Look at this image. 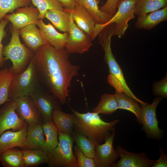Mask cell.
Listing matches in <instances>:
<instances>
[{
  "label": "cell",
  "instance_id": "obj_1",
  "mask_svg": "<svg viewBox=\"0 0 167 167\" xmlns=\"http://www.w3.org/2000/svg\"><path fill=\"white\" fill-rule=\"evenodd\" d=\"M69 54L64 47L57 48L45 44L34 55L40 84L62 105L67 103L71 81L80 69L79 66L69 61Z\"/></svg>",
  "mask_w": 167,
  "mask_h": 167
},
{
  "label": "cell",
  "instance_id": "obj_2",
  "mask_svg": "<svg viewBox=\"0 0 167 167\" xmlns=\"http://www.w3.org/2000/svg\"><path fill=\"white\" fill-rule=\"evenodd\" d=\"M74 116V130L92 141L101 144L111 134L118 119L110 122L103 120L99 114L92 112L80 113L70 107Z\"/></svg>",
  "mask_w": 167,
  "mask_h": 167
},
{
  "label": "cell",
  "instance_id": "obj_3",
  "mask_svg": "<svg viewBox=\"0 0 167 167\" xmlns=\"http://www.w3.org/2000/svg\"><path fill=\"white\" fill-rule=\"evenodd\" d=\"M10 31L11 37L8 44L3 48V55L5 61L10 59L12 62L9 69L15 74L27 68L35 53L21 43L19 29L11 25Z\"/></svg>",
  "mask_w": 167,
  "mask_h": 167
},
{
  "label": "cell",
  "instance_id": "obj_4",
  "mask_svg": "<svg viewBox=\"0 0 167 167\" xmlns=\"http://www.w3.org/2000/svg\"><path fill=\"white\" fill-rule=\"evenodd\" d=\"M41 85L34 55L24 71L14 74L9 87L8 98L15 100L24 96H29Z\"/></svg>",
  "mask_w": 167,
  "mask_h": 167
},
{
  "label": "cell",
  "instance_id": "obj_5",
  "mask_svg": "<svg viewBox=\"0 0 167 167\" xmlns=\"http://www.w3.org/2000/svg\"><path fill=\"white\" fill-rule=\"evenodd\" d=\"M137 0H119L118 10L114 15L106 23L100 25L96 23L92 39L93 41L101 30L106 25L115 24L113 36L119 38L122 37L129 26V21L135 18V4Z\"/></svg>",
  "mask_w": 167,
  "mask_h": 167
},
{
  "label": "cell",
  "instance_id": "obj_6",
  "mask_svg": "<svg viewBox=\"0 0 167 167\" xmlns=\"http://www.w3.org/2000/svg\"><path fill=\"white\" fill-rule=\"evenodd\" d=\"M59 143L48 154L50 167H77V160L73 151L74 142L72 135L58 131Z\"/></svg>",
  "mask_w": 167,
  "mask_h": 167
},
{
  "label": "cell",
  "instance_id": "obj_7",
  "mask_svg": "<svg viewBox=\"0 0 167 167\" xmlns=\"http://www.w3.org/2000/svg\"><path fill=\"white\" fill-rule=\"evenodd\" d=\"M111 35L105 33L99 37V43L102 46L105 52L104 60L107 64L110 74H111L122 86L124 93L133 98L140 105L146 103L137 98L127 85L121 68L117 62L111 48Z\"/></svg>",
  "mask_w": 167,
  "mask_h": 167
},
{
  "label": "cell",
  "instance_id": "obj_8",
  "mask_svg": "<svg viewBox=\"0 0 167 167\" xmlns=\"http://www.w3.org/2000/svg\"><path fill=\"white\" fill-rule=\"evenodd\" d=\"M29 96L41 114L44 122L53 121L52 113L54 109H62V104L58 100L41 85Z\"/></svg>",
  "mask_w": 167,
  "mask_h": 167
},
{
  "label": "cell",
  "instance_id": "obj_9",
  "mask_svg": "<svg viewBox=\"0 0 167 167\" xmlns=\"http://www.w3.org/2000/svg\"><path fill=\"white\" fill-rule=\"evenodd\" d=\"M68 33V38L64 48L69 54H82L89 51L92 45V38L76 25L71 13Z\"/></svg>",
  "mask_w": 167,
  "mask_h": 167
},
{
  "label": "cell",
  "instance_id": "obj_10",
  "mask_svg": "<svg viewBox=\"0 0 167 167\" xmlns=\"http://www.w3.org/2000/svg\"><path fill=\"white\" fill-rule=\"evenodd\" d=\"M163 98L159 96L155 98L151 104L146 103L140 105L143 129L149 137L159 139L162 135V131L158 126L156 109L158 104Z\"/></svg>",
  "mask_w": 167,
  "mask_h": 167
},
{
  "label": "cell",
  "instance_id": "obj_11",
  "mask_svg": "<svg viewBox=\"0 0 167 167\" xmlns=\"http://www.w3.org/2000/svg\"><path fill=\"white\" fill-rule=\"evenodd\" d=\"M114 135V128L110 135L105 139L104 144L96 143L93 159L96 167H113L116 163L119 155L113 146Z\"/></svg>",
  "mask_w": 167,
  "mask_h": 167
},
{
  "label": "cell",
  "instance_id": "obj_12",
  "mask_svg": "<svg viewBox=\"0 0 167 167\" xmlns=\"http://www.w3.org/2000/svg\"><path fill=\"white\" fill-rule=\"evenodd\" d=\"M0 107V136L5 131H18L27 123L19 118L15 111V100H10Z\"/></svg>",
  "mask_w": 167,
  "mask_h": 167
},
{
  "label": "cell",
  "instance_id": "obj_13",
  "mask_svg": "<svg viewBox=\"0 0 167 167\" xmlns=\"http://www.w3.org/2000/svg\"><path fill=\"white\" fill-rule=\"evenodd\" d=\"M15 101V112L19 118L28 124L36 123L42 125L44 121L42 116L30 96L21 97Z\"/></svg>",
  "mask_w": 167,
  "mask_h": 167
},
{
  "label": "cell",
  "instance_id": "obj_14",
  "mask_svg": "<svg viewBox=\"0 0 167 167\" xmlns=\"http://www.w3.org/2000/svg\"><path fill=\"white\" fill-rule=\"evenodd\" d=\"M40 12L32 5L17 9L15 13L6 14L4 18L10 21L12 26L18 29L31 24H36Z\"/></svg>",
  "mask_w": 167,
  "mask_h": 167
},
{
  "label": "cell",
  "instance_id": "obj_15",
  "mask_svg": "<svg viewBox=\"0 0 167 167\" xmlns=\"http://www.w3.org/2000/svg\"><path fill=\"white\" fill-rule=\"evenodd\" d=\"M117 150L120 159L113 167H152L156 161L149 158L146 153H133L119 145Z\"/></svg>",
  "mask_w": 167,
  "mask_h": 167
},
{
  "label": "cell",
  "instance_id": "obj_16",
  "mask_svg": "<svg viewBox=\"0 0 167 167\" xmlns=\"http://www.w3.org/2000/svg\"><path fill=\"white\" fill-rule=\"evenodd\" d=\"M70 12L76 25L92 38L96 23L90 14L81 5L75 2V6L71 9H64Z\"/></svg>",
  "mask_w": 167,
  "mask_h": 167
},
{
  "label": "cell",
  "instance_id": "obj_17",
  "mask_svg": "<svg viewBox=\"0 0 167 167\" xmlns=\"http://www.w3.org/2000/svg\"><path fill=\"white\" fill-rule=\"evenodd\" d=\"M36 25L40 30L42 38L47 44L57 48L64 47L68 38V33H62L58 32L50 22L46 24L42 19H39Z\"/></svg>",
  "mask_w": 167,
  "mask_h": 167
},
{
  "label": "cell",
  "instance_id": "obj_18",
  "mask_svg": "<svg viewBox=\"0 0 167 167\" xmlns=\"http://www.w3.org/2000/svg\"><path fill=\"white\" fill-rule=\"evenodd\" d=\"M45 140L42 125L36 123L28 124L26 135L20 149H42Z\"/></svg>",
  "mask_w": 167,
  "mask_h": 167
},
{
  "label": "cell",
  "instance_id": "obj_19",
  "mask_svg": "<svg viewBox=\"0 0 167 167\" xmlns=\"http://www.w3.org/2000/svg\"><path fill=\"white\" fill-rule=\"evenodd\" d=\"M28 124L18 131L6 130L0 136V154L7 150L15 147L20 148L23 146L27 134Z\"/></svg>",
  "mask_w": 167,
  "mask_h": 167
},
{
  "label": "cell",
  "instance_id": "obj_20",
  "mask_svg": "<svg viewBox=\"0 0 167 167\" xmlns=\"http://www.w3.org/2000/svg\"><path fill=\"white\" fill-rule=\"evenodd\" d=\"M36 24H31L19 30L24 45L34 53L41 45L47 44Z\"/></svg>",
  "mask_w": 167,
  "mask_h": 167
},
{
  "label": "cell",
  "instance_id": "obj_21",
  "mask_svg": "<svg viewBox=\"0 0 167 167\" xmlns=\"http://www.w3.org/2000/svg\"><path fill=\"white\" fill-rule=\"evenodd\" d=\"M167 20V6L138 18L135 24L138 29L150 30L160 23Z\"/></svg>",
  "mask_w": 167,
  "mask_h": 167
},
{
  "label": "cell",
  "instance_id": "obj_22",
  "mask_svg": "<svg viewBox=\"0 0 167 167\" xmlns=\"http://www.w3.org/2000/svg\"><path fill=\"white\" fill-rule=\"evenodd\" d=\"M53 121L58 131L72 135L74 131L73 113H65L62 109H55L52 113Z\"/></svg>",
  "mask_w": 167,
  "mask_h": 167
},
{
  "label": "cell",
  "instance_id": "obj_23",
  "mask_svg": "<svg viewBox=\"0 0 167 167\" xmlns=\"http://www.w3.org/2000/svg\"><path fill=\"white\" fill-rule=\"evenodd\" d=\"M70 13L64 10L53 9L48 10L45 18L50 21L53 25L60 31L68 33Z\"/></svg>",
  "mask_w": 167,
  "mask_h": 167
},
{
  "label": "cell",
  "instance_id": "obj_24",
  "mask_svg": "<svg viewBox=\"0 0 167 167\" xmlns=\"http://www.w3.org/2000/svg\"><path fill=\"white\" fill-rule=\"evenodd\" d=\"M24 167H34L48 162V154L42 149H21Z\"/></svg>",
  "mask_w": 167,
  "mask_h": 167
},
{
  "label": "cell",
  "instance_id": "obj_25",
  "mask_svg": "<svg viewBox=\"0 0 167 167\" xmlns=\"http://www.w3.org/2000/svg\"><path fill=\"white\" fill-rule=\"evenodd\" d=\"M118 103V109H125L133 113L137 121L142 125L141 107L135 100L122 92H116L114 94Z\"/></svg>",
  "mask_w": 167,
  "mask_h": 167
},
{
  "label": "cell",
  "instance_id": "obj_26",
  "mask_svg": "<svg viewBox=\"0 0 167 167\" xmlns=\"http://www.w3.org/2000/svg\"><path fill=\"white\" fill-rule=\"evenodd\" d=\"M82 6L92 16L96 23L103 25L107 22L111 18L99 9V3L96 0H75Z\"/></svg>",
  "mask_w": 167,
  "mask_h": 167
},
{
  "label": "cell",
  "instance_id": "obj_27",
  "mask_svg": "<svg viewBox=\"0 0 167 167\" xmlns=\"http://www.w3.org/2000/svg\"><path fill=\"white\" fill-rule=\"evenodd\" d=\"M45 137V144L42 149L47 154L58 145V131L53 121L44 122L42 125Z\"/></svg>",
  "mask_w": 167,
  "mask_h": 167
},
{
  "label": "cell",
  "instance_id": "obj_28",
  "mask_svg": "<svg viewBox=\"0 0 167 167\" xmlns=\"http://www.w3.org/2000/svg\"><path fill=\"white\" fill-rule=\"evenodd\" d=\"M0 161L5 167H24L22 150L15 147L0 154Z\"/></svg>",
  "mask_w": 167,
  "mask_h": 167
},
{
  "label": "cell",
  "instance_id": "obj_29",
  "mask_svg": "<svg viewBox=\"0 0 167 167\" xmlns=\"http://www.w3.org/2000/svg\"><path fill=\"white\" fill-rule=\"evenodd\" d=\"M118 109V103L115 94L105 93L101 97L97 106L92 112L110 115Z\"/></svg>",
  "mask_w": 167,
  "mask_h": 167
},
{
  "label": "cell",
  "instance_id": "obj_30",
  "mask_svg": "<svg viewBox=\"0 0 167 167\" xmlns=\"http://www.w3.org/2000/svg\"><path fill=\"white\" fill-rule=\"evenodd\" d=\"M167 0H137L135 14L138 17L167 6Z\"/></svg>",
  "mask_w": 167,
  "mask_h": 167
},
{
  "label": "cell",
  "instance_id": "obj_31",
  "mask_svg": "<svg viewBox=\"0 0 167 167\" xmlns=\"http://www.w3.org/2000/svg\"><path fill=\"white\" fill-rule=\"evenodd\" d=\"M71 135L74 142L76 143L77 146L82 152L87 156L93 158L97 143L74 130Z\"/></svg>",
  "mask_w": 167,
  "mask_h": 167
},
{
  "label": "cell",
  "instance_id": "obj_32",
  "mask_svg": "<svg viewBox=\"0 0 167 167\" xmlns=\"http://www.w3.org/2000/svg\"><path fill=\"white\" fill-rule=\"evenodd\" d=\"M14 75L10 69L5 68L0 71V106L10 100L9 90Z\"/></svg>",
  "mask_w": 167,
  "mask_h": 167
},
{
  "label": "cell",
  "instance_id": "obj_33",
  "mask_svg": "<svg viewBox=\"0 0 167 167\" xmlns=\"http://www.w3.org/2000/svg\"><path fill=\"white\" fill-rule=\"evenodd\" d=\"M31 0H0V23L8 13H13L17 9L29 5Z\"/></svg>",
  "mask_w": 167,
  "mask_h": 167
},
{
  "label": "cell",
  "instance_id": "obj_34",
  "mask_svg": "<svg viewBox=\"0 0 167 167\" xmlns=\"http://www.w3.org/2000/svg\"><path fill=\"white\" fill-rule=\"evenodd\" d=\"M33 4L39 11V19H43L46 12L49 10H64L62 5L57 0H31Z\"/></svg>",
  "mask_w": 167,
  "mask_h": 167
},
{
  "label": "cell",
  "instance_id": "obj_35",
  "mask_svg": "<svg viewBox=\"0 0 167 167\" xmlns=\"http://www.w3.org/2000/svg\"><path fill=\"white\" fill-rule=\"evenodd\" d=\"M74 154L77 160V167H96L93 158L86 156L76 145Z\"/></svg>",
  "mask_w": 167,
  "mask_h": 167
},
{
  "label": "cell",
  "instance_id": "obj_36",
  "mask_svg": "<svg viewBox=\"0 0 167 167\" xmlns=\"http://www.w3.org/2000/svg\"><path fill=\"white\" fill-rule=\"evenodd\" d=\"M153 92L156 96H160L162 98L167 97V76L160 81L155 82L153 85Z\"/></svg>",
  "mask_w": 167,
  "mask_h": 167
},
{
  "label": "cell",
  "instance_id": "obj_37",
  "mask_svg": "<svg viewBox=\"0 0 167 167\" xmlns=\"http://www.w3.org/2000/svg\"><path fill=\"white\" fill-rule=\"evenodd\" d=\"M119 0H107L104 5L99 8L100 10L111 18L115 14Z\"/></svg>",
  "mask_w": 167,
  "mask_h": 167
},
{
  "label": "cell",
  "instance_id": "obj_38",
  "mask_svg": "<svg viewBox=\"0 0 167 167\" xmlns=\"http://www.w3.org/2000/svg\"><path fill=\"white\" fill-rule=\"evenodd\" d=\"M9 21L6 19H3L0 23V67H2L5 61L3 55L2 39L6 36L5 28Z\"/></svg>",
  "mask_w": 167,
  "mask_h": 167
},
{
  "label": "cell",
  "instance_id": "obj_39",
  "mask_svg": "<svg viewBox=\"0 0 167 167\" xmlns=\"http://www.w3.org/2000/svg\"><path fill=\"white\" fill-rule=\"evenodd\" d=\"M160 158L156 161L152 167H167V156L164 151L161 148L160 149Z\"/></svg>",
  "mask_w": 167,
  "mask_h": 167
},
{
  "label": "cell",
  "instance_id": "obj_40",
  "mask_svg": "<svg viewBox=\"0 0 167 167\" xmlns=\"http://www.w3.org/2000/svg\"><path fill=\"white\" fill-rule=\"evenodd\" d=\"M61 3L65 8L72 9L75 6V0H57Z\"/></svg>",
  "mask_w": 167,
  "mask_h": 167
},
{
  "label": "cell",
  "instance_id": "obj_41",
  "mask_svg": "<svg viewBox=\"0 0 167 167\" xmlns=\"http://www.w3.org/2000/svg\"><path fill=\"white\" fill-rule=\"evenodd\" d=\"M99 3L101 1V0H96Z\"/></svg>",
  "mask_w": 167,
  "mask_h": 167
}]
</instances>
